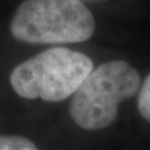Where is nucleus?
<instances>
[{"label":"nucleus","mask_w":150,"mask_h":150,"mask_svg":"<svg viewBox=\"0 0 150 150\" xmlns=\"http://www.w3.org/2000/svg\"><path fill=\"white\" fill-rule=\"evenodd\" d=\"M147 67L110 51L88 74L54 117L64 146H102L134 123V103Z\"/></svg>","instance_id":"nucleus-1"},{"label":"nucleus","mask_w":150,"mask_h":150,"mask_svg":"<svg viewBox=\"0 0 150 150\" xmlns=\"http://www.w3.org/2000/svg\"><path fill=\"white\" fill-rule=\"evenodd\" d=\"M111 50L50 46L0 54V111L54 120L56 112Z\"/></svg>","instance_id":"nucleus-2"},{"label":"nucleus","mask_w":150,"mask_h":150,"mask_svg":"<svg viewBox=\"0 0 150 150\" xmlns=\"http://www.w3.org/2000/svg\"><path fill=\"white\" fill-rule=\"evenodd\" d=\"M108 21L80 0H0V54L97 45L110 35Z\"/></svg>","instance_id":"nucleus-3"},{"label":"nucleus","mask_w":150,"mask_h":150,"mask_svg":"<svg viewBox=\"0 0 150 150\" xmlns=\"http://www.w3.org/2000/svg\"><path fill=\"white\" fill-rule=\"evenodd\" d=\"M64 140L54 120L0 111V150L60 148Z\"/></svg>","instance_id":"nucleus-4"},{"label":"nucleus","mask_w":150,"mask_h":150,"mask_svg":"<svg viewBox=\"0 0 150 150\" xmlns=\"http://www.w3.org/2000/svg\"><path fill=\"white\" fill-rule=\"evenodd\" d=\"M112 21L134 19L141 12V0H80Z\"/></svg>","instance_id":"nucleus-5"},{"label":"nucleus","mask_w":150,"mask_h":150,"mask_svg":"<svg viewBox=\"0 0 150 150\" xmlns=\"http://www.w3.org/2000/svg\"><path fill=\"white\" fill-rule=\"evenodd\" d=\"M134 123L150 134V67H147L134 103Z\"/></svg>","instance_id":"nucleus-6"}]
</instances>
